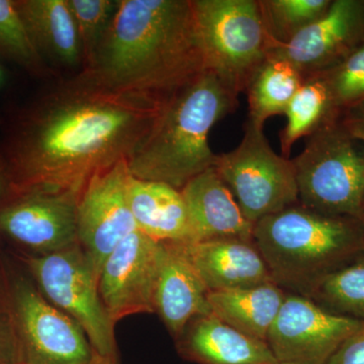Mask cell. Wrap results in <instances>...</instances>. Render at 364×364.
I'll use <instances>...</instances> for the list:
<instances>
[{
	"label": "cell",
	"mask_w": 364,
	"mask_h": 364,
	"mask_svg": "<svg viewBox=\"0 0 364 364\" xmlns=\"http://www.w3.org/2000/svg\"><path fill=\"white\" fill-rule=\"evenodd\" d=\"M16 6L42 58L48 57L66 67L83 63L80 40L67 0H20Z\"/></svg>",
	"instance_id": "20"
},
{
	"label": "cell",
	"mask_w": 364,
	"mask_h": 364,
	"mask_svg": "<svg viewBox=\"0 0 364 364\" xmlns=\"http://www.w3.org/2000/svg\"><path fill=\"white\" fill-rule=\"evenodd\" d=\"M208 289L184 252L182 243L161 242L155 289V313L178 338L193 318L210 313Z\"/></svg>",
	"instance_id": "16"
},
{
	"label": "cell",
	"mask_w": 364,
	"mask_h": 364,
	"mask_svg": "<svg viewBox=\"0 0 364 364\" xmlns=\"http://www.w3.org/2000/svg\"><path fill=\"white\" fill-rule=\"evenodd\" d=\"M181 191L195 242L228 239L253 242L254 225L244 217L233 193L214 166L193 177Z\"/></svg>",
	"instance_id": "15"
},
{
	"label": "cell",
	"mask_w": 364,
	"mask_h": 364,
	"mask_svg": "<svg viewBox=\"0 0 364 364\" xmlns=\"http://www.w3.org/2000/svg\"><path fill=\"white\" fill-rule=\"evenodd\" d=\"M363 36L364 4L335 0L318 21L287 44L273 45L268 55L286 59L306 77L336 66Z\"/></svg>",
	"instance_id": "14"
},
{
	"label": "cell",
	"mask_w": 364,
	"mask_h": 364,
	"mask_svg": "<svg viewBox=\"0 0 364 364\" xmlns=\"http://www.w3.org/2000/svg\"><path fill=\"white\" fill-rule=\"evenodd\" d=\"M342 124L354 140L364 142V100L349 107L348 114Z\"/></svg>",
	"instance_id": "31"
},
{
	"label": "cell",
	"mask_w": 364,
	"mask_h": 364,
	"mask_svg": "<svg viewBox=\"0 0 364 364\" xmlns=\"http://www.w3.org/2000/svg\"><path fill=\"white\" fill-rule=\"evenodd\" d=\"M4 289L20 364H90L93 349L82 328L52 305L35 282L11 275Z\"/></svg>",
	"instance_id": "9"
},
{
	"label": "cell",
	"mask_w": 364,
	"mask_h": 364,
	"mask_svg": "<svg viewBox=\"0 0 364 364\" xmlns=\"http://www.w3.org/2000/svg\"><path fill=\"white\" fill-rule=\"evenodd\" d=\"M90 364H119L117 356H102L93 350Z\"/></svg>",
	"instance_id": "32"
},
{
	"label": "cell",
	"mask_w": 364,
	"mask_h": 364,
	"mask_svg": "<svg viewBox=\"0 0 364 364\" xmlns=\"http://www.w3.org/2000/svg\"><path fill=\"white\" fill-rule=\"evenodd\" d=\"M363 224H364V223H363Z\"/></svg>",
	"instance_id": "36"
},
{
	"label": "cell",
	"mask_w": 364,
	"mask_h": 364,
	"mask_svg": "<svg viewBox=\"0 0 364 364\" xmlns=\"http://www.w3.org/2000/svg\"><path fill=\"white\" fill-rule=\"evenodd\" d=\"M293 159L299 203L326 215L364 222V154L334 119L306 136Z\"/></svg>",
	"instance_id": "5"
},
{
	"label": "cell",
	"mask_w": 364,
	"mask_h": 364,
	"mask_svg": "<svg viewBox=\"0 0 364 364\" xmlns=\"http://www.w3.org/2000/svg\"><path fill=\"white\" fill-rule=\"evenodd\" d=\"M331 91L323 74L306 76L287 105V124L280 132L282 156L289 158L299 139L309 136L335 117Z\"/></svg>",
	"instance_id": "23"
},
{
	"label": "cell",
	"mask_w": 364,
	"mask_h": 364,
	"mask_svg": "<svg viewBox=\"0 0 364 364\" xmlns=\"http://www.w3.org/2000/svg\"><path fill=\"white\" fill-rule=\"evenodd\" d=\"M207 70L191 0H119L83 73L167 102Z\"/></svg>",
	"instance_id": "2"
},
{
	"label": "cell",
	"mask_w": 364,
	"mask_h": 364,
	"mask_svg": "<svg viewBox=\"0 0 364 364\" xmlns=\"http://www.w3.org/2000/svg\"><path fill=\"white\" fill-rule=\"evenodd\" d=\"M182 247L208 291L274 282L253 242L228 239L182 243Z\"/></svg>",
	"instance_id": "17"
},
{
	"label": "cell",
	"mask_w": 364,
	"mask_h": 364,
	"mask_svg": "<svg viewBox=\"0 0 364 364\" xmlns=\"http://www.w3.org/2000/svg\"><path fill=\"white\" fill-rule=\"evenodd\" d=\"M238 95L205 70L165 105L149 134L129 158L132 176L181 191L189 181L215 166L208 134L236 111Z\"/></svg>",
	"instance_id": "3"
},
{
	"label": "cell",
	"mask_w": 364,
	"mask_h": 364,
	"mask_svg": "<svg viewBox=\"0 0 364 364\" xmlns=\"http://www.w3.org/2000/svg\"><path fill=\"white\" fill-rule=\"evenodd\" d=\"M26 263L41 294L82 328L93 350L117 356L116 324L105 311L97 272L80 244L26 258Z\"/></svg>",
	"instance_id": "8"
},
{
	"label": "cell",
	"mask_w": 364,
	"mask_h": 364,
	"mask_svg": "<svg viewBox=\"0 0 364 364\" xmlns=\"http://www.w3.org/2000/svg\"><path fill=\"white\" fill-rule=\"evenodd\" d=\"M0 208V230L39 255L78 244L77 207L81 193L73 191H14Z\"/></svg>",
	"instance_id": "12"
},
{
	"label": "cell",
	"mask_w": 364,
	"mask_h": 364,
	"mask_svg": "<svg viewBox=\"0 0 364 364\" xmlns=\"http://www.w3.org/2000/svg\"><path fill=\"white\" fill-rule=\"evenodd\" d=\"M331 0H259L261 13L273 45L287 44L318 21Z\"/></svg>",
	"instance_id": "25"
},
{
	"label": "cell",
	"mask_w": 364,
	"mask_h": 364,
	"mask_svg": "<svg viewBox=\"0 0 364 364\" xmlns=\"http://www.w3.org/2000/svg\"><path fill=\"white\" fill-rule=\"evenodd\" d=\"M128 200L139 231L153 240L193 243V227L181 191L130 176Z\"/></svg>",
	"instance_id": "19"
},
{
	"label": "cell",
	"mask_w": 364,
	"mask_h": 364,
	"mask_svg": "<svg viewBox=\"0 0 364 364\" xmlns=\"http://www.w3.org/2000/svg\"><path fill=\"white\" fill-rule=\"evenodd\" d=\"M160 255L161 242L136 230L105 260L98 289L105 311L114 324L135 314L155 313Z\"/></svg>",
	"instance_id": "13"
},
{
	"label": "cell",
	"mask_w": 364,
	"mask_h": 364,
	"mask_svg": "<svg viewBox=\"0 0 364 364\" xmlns=\"http://www.w3.org/2000/svg\"><path fill=\"white\" fill-rule=\"evenodd\" d=\"M207 70L239 95L267 59L272 42L259 0H191Z\"/></svg>",
	"instance_id": "6"
},
{
	"label": "cell",
	"mask_w": 364,
	"mask_h": 364,
	"mask_svg": "<svg viewBox=\"0 0 364 364\" xmlns=\"http://www.w3.org/2000/svg\"><path fill=\"white\" fill-rule=\"evenodd\" d=\"M320 74V73H318ZM335 109L351 107L364 100V42L336 66L323 72Z\"/></svg>",
	"instance_id": "28"
},
{
	"label": "cell",
	"mask_w": 364,
	"mask_h": 364,
	"mask_svg": "<svg viewBox=\"0 0 364 364\" xmlns=\"http://www.w3.org/2000/svg\"><path fill=\"white\" fill-rule=\"evenodd\" d=\"M287 293L274 282L245 289L208 291L210 313L248 336L267 342Z\"/></svg>",
	"instance_id": "21"
},
{
	"label": "cell",
	"mask_w": 364,
	"mask_h": 364,
	"mask_svg": "<svg viewBox=\"0 0 364 364\" xmlns=\"http://www.w3.org/2000/svg\"><path fill=\"white\" fill-rule=\"evenodd\" d=\"M0 54L31 70H38L42 65L43 58L13 0H0Z\"/></svg>",
	"instance_id": "27"
},
{
	"label": "cell",
	"mask_w": 364,
	"mask_h": 364,
	"mask_svg": "<svg viewBox=\"0 0 364 364\" xmlns=\"http://www.w3.org/2000/svg\"><path fill=\"white\" fill-rule=\"evenodd\" d=\"M363 222L316 212L301 203L260 220L253 243L273 282L309 298L318 282L364 248Z\"/></svg>",
	"instance_id": "4"
},
{
	"label": "cell",
	"mask_w": 364,
	"mask_h": 364,
	"mask_svg": "<svg viewBox=\"0 0 364 364\" xmlns=\"http://www.w3.org/2000/svg\"><path fill=\"white\" fill-rule=\"evenodd\" d=\"M9 186V174H7L6 166L0 162V198L4 195L7 186Z\"/></svg>",
	"instance_id": "33"
},
{
	"label": "cell",
	"mask_w": 364,
	"mask_h": 364,
	"mask_svg": "<svg viewBox=\"0 0 364 364\" xmlns=\"http://www.w3.org/2000/svg\"><path fill=\"white\" fill-rule=\"evenodd\" d=\"M177 340V350L198 364H273L267 342L253 338L212 313L193 318Z\"/></svg>",
	"instance_id": "18"
},
{
	"label": "cell",
	"mask_w": 364,
	"mask_h": 364,
	"mask_svg": "<svg viewBox=\"0 0 364 364\" xmlns=\"http://www.w3.org/2000/svg\"><path fill=\"white\" fill-rule=\"evenodd\" d=\"M363 325L327 310L312 299L287 294L267 343L279 363L326 364Z\"/></svg>",
	"instance_id": "10"
},
{
	"label": "cell",
	"mask_w": 364,
	"mask_h": 364,
	"mask_svg": "<svg viewBox=\"0 0 364 364\" xmlns=\"http://www.w3.org/2000/svg\"><path fill=\"white\" fill-rule=\"evenodd\" d=\"M0 364H20L18 340L6 289H0Z\"/></svg>",
	"instance_id": "29"
},
{
	"label": "cell",
	"mask_w": 364,
	"mask_h": 364,
	"mask_svg": "<svg viewBox=\"0 0 364 364\" xmlns=\"http://www.w3.org/2000/svg\"><path fill=\"white\" fill-rule=\"evenodd\" d=\"M273 364H289V363H279V361H277V363Z\"/></svg>",
	"instance_id": "35"
},
{
	"label": "cell",
	"mask_w": 364,
	"mask_h": 364,
	"mask_svg": "<svg viewBox=\"0 0 364 364\" xmlns=\"http://www.w3.org/2000/svg\"><path fill=\"white\" fill-rule=\"evenodd\" d=\"M309 298L333 313L364 322V259L328 274Z\"/></svg>",
	"instance_id": "24"
},
{
	"label": "cell",
	"mask_w": 364,
	"mask_h": 364,
	"mask_svg": "<svg viewBox=\"0 0 364 364\" xmlns=\"http://www.w3.org/2000/svg\"><path fill=\"white\" fill-rule=\"evenodd\" d=\"M304 79L301 72L286 59L268 55L245 90L249 107L247 121L263 128L270 117L284 114Z\"/></svg>",
	"instance_id": "22"
},
{
	"label": "cell",
	"mask_w": 364,
	"mask_h": 364,
	"mask_svg": "<svg viewBox=\"0 0 364 364\" xmlns=\"http://www.w3.org/2000/svg\"><path fill=\"white\" fill-rule=\"evenodd\" d=\"M130 176L127 160H122L91 177L79 196L78 242L98 279L112 251L139 230L128 200Z\"/></svg>",
	"instance_id": "11"
},
{
	"label": "cell",
	"mask_w": 364,
	"mask_h": 364,
	"mask_svg": "<svg viewBox=\"0 0 364 364\" xmlns=\"http://www.w3.org/2000/svg\"><path fill=\"white\" fill-rule=\"evenodd\" d=\"M326 364H364V325L341 345Z\"/></svg>",
	"instance_id": "30"
},
{
	"label": "cell",
	"mask_w": 364,
	"mask_h": 364,
	"mask_svg": "<svg viewBox=\"0 0 364 364\" xmlns=\"http://www.w3.org/2000/svg\"><path fill=\"white\" fill-rule=\"evenodd\" d=\"M6 82V72L4 70V66L0 63V90L4 87Z\"/></svg>",
	"instance_id": "34"
},
{
	"label": "cell",
	"mask_w": 364,
	"mask_h": 364,
	"mask_svg": "<svg viewBox=\"0 0 364 364\" xmlns=\"http://www.w3.org/2000/svg\"><path fill=\"white\" fill-rule=\"evenodd\" d=\"M214 167L252 225L299 203L293 159L275 153L263 128L249 121L240 144L217 155Z\"/></svg>",
	"instance_id": "7"
},
{
	"label": "cell",
	"mask_w": 364,
	"mask_h": 364,
	"mask_svg": "<svg viewBox=\"0 0 364 364\" xmlns=\"http://www.w3.org/2000/svg\"><path fill=\"white\" fill-rule=\"evenodd\" d=\"M167 102L111 90L81 72L21 119L9 150V186L81 193L95 174L128 161Z\"/></svg>",
	"instance_id": "1"
},
{
	"label": "cell",
	"mask_w": 364,
	"mask_h": 364,
	"mask_svg": "<svg viewBox=\"0 0 364 364\" xmlns=\"http://www.w3.org/2000/svg\"><path fill=\"white\" fill-rule=\"evenodd\" d=\"M75 23L85 67L111 26L119 0H67Z\"/></svg>",
	"instance_id": "26"
}]
</instances>
